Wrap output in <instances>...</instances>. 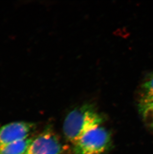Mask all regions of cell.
Returning <instances> with one entry per match:
<instances>
[{"label": "cell", "mask_w": 153, "mask_h": 154, "mask_svg": "<svg viewBox=\"0 0 153 154\" xmlns=\"http://www.w3.org/2000/svg\"><path fill=\"white\" fill-rule=\"evenodd\" d=\"M101 115L91 105L85 104L71 111L65 118L64 134L73 145L85 133L103 123Z\"/></svg>", "instance_id": "1"}, {"label": "cell", "mask_w": 153, "mask_h": 154, "mask_svg": "<svg viewBox=\"0 0 153 154\" xmlns=\"http://www.w3.org/2000/svg\"><path fill=\"white\" fill-rule=\"evenodd\" d=\"M110 142V136L106 128L100 125L82 136L74 144L75 154H103Z\"/></svg>", "instance_id": "2"}, {"label": "cell", "mask_w": 153, "mask_h": 154, "mask_svg": "<svg viewBox=\"0 0 153 154\" xmlns=\"http://www.w3.org/2000/svg\"><path fill=\"white\" fill-rule=\"evenodd\" d=\"M60 140L51 130H45L33 138L26 154H63Z\"/></svg>", "instance_id": "3"}, {"label": "cell", "mask_w": 153, "mask_h": 154, "mask_svg": "<svg viewBox=\"0 0 153 154\" xmlns=\"http://www.w3.org/2000/svg\"><path fill=\"white\" fill-rule=\"evenodd\" d=\"M35 128L34 124L23 121L13 122L0 127V149L30 138Z\"/></svg>", "instance_id": "4"}, {"label": "cell", "mask_w": 153, "mask_h": 154, "mask_svg": "<svg viewBox=\"0 0 153 154\" xmlns=\"http://www.w3.org/2000/svg\"><path fill=\"white\" fill-rule=\"evenodd\" d=\"M33 138L17 141L0 149V154H26Z\"/></svg>", "instance_id": "5"}, {"label": "cell", "mask_w": 153, "mask_h": 154, "mask_svg": "<svg viewBox=\"0 0 153 154\" xmlns=\"http://www.w3.org/2000/svg\"><path fill=\"white\" fill-rule=\"evenodd\" d=\"M151 103H153V74L142 86L139 106Z\"/></svg>", "instance_id": "6"}, {"label": "cell", "mask_w": 153, "mask_h": 154, "mask_svg": "<svg viewBox=\"0 0 153 154\" xmlns=\"http://www.w3.org/2000/svg\"><path fill=\"white\" fill-rule=\"evenodd\" d=\"M140 109L144 119L153 129V103L140 106Z\"/></svg>", "instance_id": "7"}]
</instances>
